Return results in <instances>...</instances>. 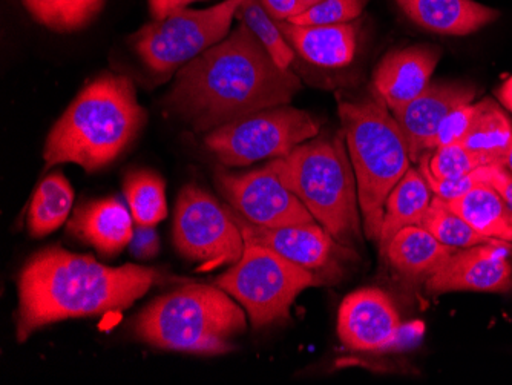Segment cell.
Here are the masks:
<instances>
[{
	"label": "cell",
	"instance_id": "cell-1",
	"mask_svg": "<svg viewBox=\"0 0 512 385\" xmlns=\"http://www.w3.org/2000/svg\"><path fill=\"white\" fill-rule=\"evenodd\" d=\"M299 91L298 76L281 68L240 22L175 74L165 106L192 131L207 134L250 112L289 105Z\"/></svg>",
	"mask_w": 512,
	"mask_h": 385
},
{
	"label": "cell",
	"instance_id": "cell-2",
	"mask_svg": "<svg viewBox=\"0 0 512 385\" xmlns=\"http://www.w3.org/2000/svg\"><path fill=\"white\" fill-rule=\"evenodd\" d=\"M160 277L152 267H109L88 255L48 247L20 270L17 341L25 343L42 327L69 318L123 312Z\"/></svg>",
	"mask_w": 512,
	"mask_h": 385
},
{
	"label": "cell",
	"instance_id": "cell-3",
	"mask_svg": "<svg viewBox=\"0 0 512 385\" xmlns=\"http://www.w3.org/2000/svg\"><path fill=\"white\" fill-rule=\"evenodd\" d=\"M145 123L134 82L102 74L80 91L46 137L45 168L73 163L89 174L100 171L132 145Z\"/></svg>",
	"mask_w": 512,
	"mask_h": 385
},
{
	"label": "cell",
	"instance_id": "cell-4",
	"mask_svg": "<svg viewBox=\"0 0 512 385\" xmlns=\"http://www.w3.org/2000/svg\"><path fill=\"white\" fill-rule=\"evenodd\" d=\"M244 310L218 286L186 284L135 316L134 336L148 346L194 355H224L246 332Z\"/></svg>",
	"mask_w": 512,
	"mask_h": 385
},
{
	"label": "cell",
	"instance_id": "cell-5",
	"mask_svg": "<svg viewBox=\"0 0 512 385\" xmlns=\"http://www.w3.org/2000/svg\"><path fill=\"white\" fill-rule=\"evenodd\" d=\"M270 165L336 241L352 249L361 243L358 183L344 137H315Z\"/></svg>",
	"mask_w": 512,
	"mask_h": 385
},
{
	"label": "cell",
	"instance_id": "cell-6",
	"mask_svg": "<svg viewBox=\"0 0 512 385\" xmlns=\"http://www.w3.org/2000/svg\"><path fill=\"white\" fill-rule=\"evenodd\" d=\"M339 119L355 169L364 232L378 243L385 200L410 169L404 132L378 97L339 102Z\"/></svg>",
	"mask_w": 512,
	"mask_h": 385
},
{
	"label": "cell",
	"instance_id": "cell-7",
	"mask_svg": "<svg viewBox=\"0 0 512 385\" xmlns=\"http://www.w3.org/2000/svg\"><path fill=\"white\" fill-rule=\"evenodd\" d=\"M215 284L244 307L255 329L289 320L299 293L319 286L312 272L255 243H244L240 260Z\"/></svg>",
	"mask_w": 512,
	"mask_h": 385
},
{
	"label": "cell",
	"instance_id": "cell-8",
	"mask_svg": "<svg viewBox=\"0 0 512 385\" xmlns=\"http://www.w3.org/2000/svg\"><path fill=\"white\" fill-rule=\"evenodd\" d=\"M244 0H223L206 10L181 8L152 20L131 37L135 56L146 70L165 80L186 63L226 39Z\"/></svg>",
	"mask_w": 512,
	"mask_h": 385
},
{
	"label": "cell",
	"instance_id": "cell-9",
	"mask_svg": "<svg viewBox=\"0 0 512 385\" xmlns=\"http://www.w3.org/2000/svg\"><path fill=\"white\" fill-rule=\"evenodd\" d=\"M318 134L319 123L309 112L281 105L250 112L207 132L204 145L221 165L241 168L267 158L286 157Z\"/></svg>",
	"mask_w": 512,
	"mask_h": 385
},
{
	"label": "cell",
	"instance_id": "cell-10",
	"mask_svg": "<svg viewBox=\"0 0 512 385\" xmlns=\"http://www.w3.org/2000/svg\"><path fill=\"white\" fill-rule=\"evenodd\" d=\"M172 235L178 254L197 264L198 272L235 264L243 255V234L232 212L197 185L181 189Z\"/></svg>",
	"mask_w": 512,
	"mask_h": 385
},
{
	"label": "cell",
	"instance_id": "cell-11",
	"mask_svg": "<svg viewBox=\"0 0 512 385\" xmlns=\"http://www.w3.org/2000/svg\"><path fill=\"white\" fill-rule=\"evenodd\" d=\"M218 191L235 212L261 228L316 223L309 209L279 180L272 165L249 172H215Z\"/></svg>",
	"mask_w": 512,
	"mask_h": 385
},
{
	"label": "cell",
	"instance_id": "cell-12",
	"mask_svg": "<svg viewBox=\"0 0 512 385\" xmlns=\"http://www.w3.org/2000/svg\"><path fill=\"white\" fill-rule=\"evenodd\" d=\"M240 226L244 243L261 244L304 267L315 275L319 284L333 283L345 272V266L355 258L352 247L336 241L319 223L283 228H261L249 223L230 209Z\"/></svg>",
	"mask_w": 512,
	"mask_h": 385
},
{
	"label": "cell",
	"instance_id": "cell-13",
	"mask_svg": "<svg viewBox=\"0 0 512 385\" xmlns=\"http://www.w3.org/2000/svg\"><path fill=\"white\" fill-rule=\"evenodd\" d=\"M509 252V243L497 240L459 249L425 281V286L433 295L462 290L508 292L512 287Z\"/></svg>",
	"mask_w": 512,
	"mask_h": 385
},
{
	"label": "cell",
	"instance_id": "cell-14",
	"mask_svg": "<svg viewBox=\"0 0 512 385\" xmlns=\"http://www.w3.org/2000/svg\"><path fill=\"white\" fill-rule=\"evenodd\" d=\"M401 316L384 290L367 287L344 298L338 312V336L347 349L376 352L393 343Z\"/></svg>",
	"mask_w": 512,
	"mask_h": 385
},
{
	"label": "cell",
	"instance_id": "cell-15",
	"mask_svg": "<svg viewBox=\"0 0 512 385\" xmlns=\"http://www.w3.org/2000/svg\"><path fill=\"white\" fill-rule=\"evenodd\" d=\"M477 89L467 83H434L421 96L393 111L401 126L410 152L411 162L419 163L424 155L434 151L437 129L454 109L470 105Z\"/></svg>",
	"mask_w": 512,
	"mask_h": 385
},
{
	"label": "cell",
	"instance_id": "cell-16",
	"mask_svg": "<svg viewBox=\"0 0 512 385\" xmlns=\"http://www.w3.org/2000/svg\"><path fill=\"white\" fill-rule=\"evenodd\" d=\"M440 59V50L430 45L402 48L388 53L373 74V93L391 112L424 93Z\"/></svg>",
	"mask_w": 512,
	"mask_h": 385
},
{
	"label": "cell",
	"instance_id": "cell-17",
	"mask_svg": "<svg viewBox=\"0 0 512 385\" xmlns=\"http://www.w3.org/2000/svg\"><path fill=\"white\" fill-rule=\"evenodd\" d=\"M134 228L131 211L111 197L89 201L77 209L68 223V234L105 257H114L131 244Z\"/></svg>",
	"mask_w": 512,
	"mask_h": 385
},
{
	"label": "cell",
	"instance_id": "cell-18",
	"mask_svg": "<svg viewBox=\"0 0 512 385\" xmlns=\"http://www.w3.org/2000/svg\"><path fill=\"white\" fill-rule=\"evenodd\" d=\"M290 47L302 59L321 68H344L355 59L358 28L352 22L338 25H295L279 22Z\"/></svg>",
	"mask_w": 512,
	"mask_h": 385
},
{
	"label": "cell",
	"instance_id": "cell-19",
	"mask_svg": "<svg viewBox=\"0 0 512 385\" xmlns=\"http://www.w3.org/2000/svg\"><path fill=\"white\" fill-rule=\"evenodd\" d=\"M408 19L433 33L467 36L499 17L474 0H396Z\"/></svg>",
	"mask_w": 512,
	"mask_h": 385
},
{
	"label": "cell",
	"instance_id": "cell-20",
	"mask_svg": "<svg viewBox=\"0 0 512 385\" xmlns=\"http://www.w3.org/2000/svg\"><path fill=\"white\" fill-rule=\"evenodd\" d=\"M422 226H408L391 238L384 257L408 281H427L454 252Z\"/></svg>",
	"mask_w": 512,
	"mask_h": 385
},
{
	"label": "cell",
	"instance_id": "cell-21",
	"mask_svg": "<svg viewBox=\"0 0 512 385\" xmlns=\"http://www.w3.org/2000/svg\"><path fill=\"white\" fill-rule=\"evenodd\" d=\"M433 191L421 171L408 169L388 194L384 206L379 251L384 255L391 238L408 226H421L433 200Z\"/></svg>",
	"mask_w": 512,
	"mask_h": 385
},
{
	"label": "cell",
	"instance_id": "cell-22",
	"mask_svg": "<svg viewBox=\"0 0 512 385\" xmlns=\"http://www.w3.org/2000/svg\"><path fill=\"white\" fill-rule=\"evenodd\" d=\"M444 203L479 234L512 243V208L490 185L477 183L467 194Z\"/></svg>",
	"mask_w": 512,
	"mask_h": 385
},
{
	"label": "cell",
	"instance_id": "cell-23",
	"mask_svg": "<svg viewBox=\"0 0 512 385\" xmlns=\"http://www.w3.org/2000/svg\"><path fill=\"white\" fill-rule=\"evenodd\" d=\"M512 143V123L494 100L477 103L473 126L462 145L482 158L483 165H505Z\"/></svg>",
	"mask_w": 512,
	"mask_h": 385
},
{
	"label": "cell",
	"instance_id": "cell-24",
	"mask_svg": "<svg viewBox=\"0 0 512 385\" xmlns=\"http://www.w3.org/2000/svg\"><path fill=\"white\" fill-rule=\"evenodd\" d=\"M74 203L73 186L65 175L51 174L37 186L28 209L31 237L43 238L66 223Z\"/></svg>",
	"mask_w": 512,
	"mask_h": 385
},
{
	"label": "cell",
	"instance_id": "cell-25",
	"mask_svg": "<svg viewBox=\"0 0 512 385\" xmlns=\"http://www.w3.org/2000/svg\"><path fill=\"white\" fill-rule=\"evenodd\" d=\"M123 192L135 224L155 228L168 215L165 181L155 172L148 169L129 172Z\"/></svg>",
	"mask_w": 512,
	"mask_h": 385
},
{
	"label": "cell",
	"instance_id": "cell-26",
	"mask_svg": "<svg viewBox=\"0 0 512 385\" xmlns=\"http://www.w3.org/2000/svg\"><path fill=\"white\" fill-rule=\"evenodd\" d=\"M422 228L427 229L440 243L454 249L477 246V244L491 243V238L479 234L471 228L467 221L454 214L442 198L434 195L430 208L425 214ZM499 241V240H497Z\"/></svg>",
	"mask_w": 512,
	"mask_h": 385
},
{
	"label": "cell",
	"instance_id": "cell-27",
	"mask_svg": "<svg viewBox=\"0 0 512 385\" xmlns=\"http://www.w3.org/2000/svg\"><path fill=\"white\" fill-rule=\"evenodd\" d=\"M237 19L255 34L256 39L263 43V47L281 68L289 70L290 63L295 59V51L279 28L278 20L267 13L261 0H244L238 10Z\"/></svg>",
	"mask_w": 512,
	"mask_h": 385
},
{
	"label": "cell",
	"instance_id": "cell-28",
	"mask_svg": "<svg viewBox=\"0 0 512 385\" xmlns=\"http://www.w3.org/2000/svg\"><path fill=\"white\" fill-rule=\"evenodd\" d=\"M483 165L479 155L465 148L462 143L442 146L428 152L419 162V171L424 177L450 180L471 174Z\"/></svg>",
	"mask_w": 512,
	"mask_h": 385
},
{
	"label": "cell",
	"instance_id": "cell-29",
	"mask_svg": "<svg viewBox=\"0 0 512 385\" xmlns=\"http://www.w3.org/2000/svg\"><path fill=\"white\" fill-rule=\"evenodd\" d=\"M365 0H321L309 10L287 20L295 25H338L358 19Z\"/></svg>",
	"mask_w": 512,
	"mask_h": 385
},
{
	"label": "cell",
	"instance_id": "cell-30",
	"mask_svg": "<svg viewBox=\"0 0 512 385\" xmlns=\"http://www.w3.org/2000/svg\"><path fill=\"white\" fill-rule=\"evenodd\" d=\"M476 114L477 103L476 105L470 103V105L454 109L450 116L445 117L444 122L440 123L439 129H437L434 149L462 143L470 132L471 126H473Z\"/></svg>",
	"mask_w": 512,
	"mask_h": 385
},
{
	"label": "cell",
	"instance_id": "cell-31",
	"mask_svg": "<svg viewBox=\"0 0 512 385\" xmlns=\"http://www.w3.org/2000/svg\"><path fill=\"white\" fill-rule=\"evenodd\" d=\"M103 4L105 0H65L56 31L71 33L82 30L100 13Z\"/></svg>",
	"mask_w": 512,
	"mask_h": 385
},
{
	"label": "cell",
	"instance_id": "cell-32",
	"mask_svg": "<svg viewBox=\"0 0 512 385\" xmlns=\"http://www.w3.org/2000/svg\"><path fill=\"white\" fill-rule=\"evenodd\" d=\"M430 186L433 195L442 198V200H454L470 192L477 183H482L479 177V168L471 174L463 175L459 178H450V180H437V178L424 177Z\"/></svg>",
	"mask_w": 512,
	"mask_h": 385
},
{
	"label": "cell",
	"instance_id": "cell-33",
	"mask_svg": "<svg viewBox=\"0 0 512 385\" xmlns=\"http://www.w3.org/2000/svg\"><path fill=\"white\" fill-rule=\"evenodd\" d=\"M22 4L37 24L57 30L65 0H22Z\"/></svg>",
	"mask_w": 512,
	"mask_h": 385
},
{
	"label": "cell",
	"instance_id": "cell-34",
	"mask_svg": "<svg viewBox=\"0 0 512 385\" xmlns=\"http://www.w3.org/2000/svg\"><path fill=\"white\" fill-rule=\"evenodd\" d=\"M131 254L138 260H151L160 251V238L155 232L154 226H142L135 224L134 235H132Z\"/></svg>",
	"mask_w": 512,
	"mask_h": 385
},
{
	"label": "cell",
	"instance_id": "cell-35",
	"mask_svg": "<svg viewBox=\"0 0 512 385\" xmlns=\"http://www.w3.org/2000/svg\"><path fill=\"white\" fill-rule=\"evenodd\" d=\"M479 177L482 183L499 192L500 197L512 208V174L502 165L480 166Z\"/></svg>",
	"mask_w": 512,
	"mask_h": 385
},
{
	"label": "cell",
	"instance_id": "cell-36",
	"mask_svg": "<svg viewBox=\"0 0 512 385\" xmlns=\"http://www.w3.org/2000/svg\"><path fill=\"white\" fill-rule=\"evenodd\" d=\"M194 2H200V0H148L149 11L154 20L165 19L174 11L186 8Z\"/></svg>",
	"mask_w": 512,
	"mask_h": 385
},
{
	"label": "cell",
	"instance_id": "cell-37",
	"mask_svg": "<svg viewBox=\"0 0 512 385\" xmlns=\"http://www.w3.org/2000/svg\"><path fill=\"white\" fill-rule=\"evenodd\" d=\"M261 4L278 22H286L296 11V0H261Z\"/></svg>",
	"mask_w": 512,
	"mask_h": 385
},
{
	"label": "cell",
	"instance_id": "cell-38",
	"mask_svg": "<svg viewBox=\"0 0 512 385\" xmlns=\"http://www.w3.org/2000/svg\"><path fill=\"white\" fill-rule=\"evenodd\" d=\"M497 96H499L500 103H502L508 111L512 112V76L500 86L499 91H497Z\"/></svg>",
	"mask_w": 512,
	"mask_h": 385
},
{
	"label": "cell",
	"instance_id": "cell-39",
	"mask_svg": "<svg viewBox=\"0 0 512 385\" xmlns=\"http://www.w3.org/2000/svg\"><path fill=\"white\" fill-rule=\"evenodd\" d=\"M321 0H296V11L293 14V17L298 16V14L304 13V11L312 8L313 5L319 4ZM292 19V17H290Z\"/></svg>",
	"mask_w": 512,
	"mask_h": 385
},
{
	"label": "cell",
	"instance_id": "cell-40",
	"mask_svg": "<svg viewBox=\"0 0 512 385\" xmlns=\"http://www.w3.org/2000/svg\"><path fill=\"white\" fill-rule=\"evenodd\" d=\"M503 166H505V168L512 174V143L511 146H509V151L505 158V165Z\"/></svg>",
	"mask_w": 512,
	"mask_h": 385
}]
</instances>
